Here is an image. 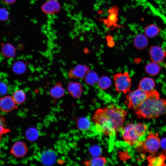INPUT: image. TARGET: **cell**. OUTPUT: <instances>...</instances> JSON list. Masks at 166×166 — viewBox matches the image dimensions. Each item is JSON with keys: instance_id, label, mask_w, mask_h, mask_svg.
Instances as JSON below:
<instances>
[{"instance_id": "1", "label": "cell", "mask_w": 166, "mask_h": 166, "mask_svg": "<svg viewBox=\"0 0 166 166\" xmlns=\"http://www.w3.org/2000/svg\"><path fill=\"white\" fill-rule=\"evenodd\" d=\"M127 114L125 109L114 105L97 109L92 121L95 131L109 136H114L121 130Z\"/></svg>"}, {"instance_id": "2", "label": "cell", "mask_w": 166, "mask_h": 166, "mask_svg": "<svg viewBox=\"0 0 166 166\" xmlns=\"http://www.w3.org/2000/svg\"><path fill=\"white\" fill-rule=\"evenodd\" d=\"M135 113L139 118L152 119L166 115V100L160 98L158 92L153 90Z\"/></svg>"}, {"instance_id": "3", "label": "cell", "mask_w": 166, "mask_h": 166, "mask_svg": "<svg viewBox=\"0 0 166 166\" xmlns=\"http://www.w3.org/2000/svg\"><path fill=\"white\" fill-rule=\"evenodd\" d=\"M147 127L141 123H131L123 127L121 136L124 141L131 146L135 145L140 139L146 133Z\"/></svg>"}, {"instance_id": "4", "label": "cell", "mask_w": 166, "mask_h": 166, "mask_svg": "<svg viewBox=\"0 0 166 166\" xmlns=\"http://www.w3.org/2000/svg\"><path fill=\"white\" fill-rule=\"evenodd\" d=\"M135 145L136 151L139 152H146L151 154L157 151L160 147V140L159 134L149 133L143 141H139Z\"/></svg>"}, {"instance_id": "5", "label": "cell", "mask_w": 166, "mask_h": 166, "mask_svg": "<svg viewBox=\"0 0 166 166\" xmlns=\"http://www.w3.org/2000/svg\"><path fill=\"white\" fill-rule=\"evenodd\" d=\"M126 95L125 104L129 109H135L147 98L148 93L139 88L127 93Z\"/></svg>"}, {"instance_id": "6", "label": "cell", "mask_w": 166, "mask_h": 166, "mask_svg": "<svg viewBox=\"0 0 166 166\" xmlns=\"http://www.w3.org/2000/svg\"><path fill=\"white\" fill-rule=\"evenodd\" d=\"M116 91L126 94L130 92L131 79L128 72L117 73L113 76Z\"/></svg>"}, {"instance_id": "7", "label": "cell", "mask_w": 166, "mask_h": 166, "mask_svg": "<svg viewBox=\"0 0 166 166\" xmlns=\"http://www.w3.org/2000/svg\"><path fill=\"white\" fill-rule=\"evenodd\" d=\"M149 54L152 61L158 64L161 62L166 56L165 51L159 45L151 46L149 50Z\"/></svg>"}, {"instance_id": "8", "label": "cell", "mask_w": 166, "mask_h": 166, "mask_svg": "<svg viewBox=\"0 0 166 166\" xmlns=\"http://www.w3.org/2000/svg\"><path fill=\"white\" fill-rule=\"evenodd\" d=\"M90 70L87 65H78L70 70L69 75L71 78L84 79Z\"/></svg>"}, {"instance_id": "9", "label": "cell", "mask_w": 166, "mask_h": 166, "mask_svg": "<svg viewBox=\"0 0 166 166\" xmlns=\"http://www.w3.org/2000/svg\"><path fill=\"white\" fill-rule=\"evenodd\" d=\"M27 152V148L26 144L21 141H18L12 146L10 153L14 156L21 158L25 156Z\"/></svg>"}, {"instance_id": "10", "label": "cell", "mask_w": 166, "mask_h": 166, "mask_svg": "<svg viewBox=\"0 0 166 166\" xmlns=\"http://www.w3.org/2000/svg\"><path fill=\"white\" fill-rule=\"evenodd\" d=\"M16 104L12 97L4 96L0 99V109L4 113L10 112L15 109Z\"/></svg>"}, {"instance_id": "11", "label": "cell", "mask_w": 166, "mask_h": 166, "mask_svg": "<svg viewBox=\"0 0 166 166\" xmlns=\"http://www.w3.org/2000/svg\"><path fill=\"white\" fill-rule=\"evenodd\" d=\"M148 166H166L165 161L166 160V155L164 153L158 155L156 156L154 154H151L147 157Z\"/></svg>"}, {"instance_id": "12", "label": "cell", "mask_w": 166, "mask_h": 166, "mask_svg": "<svg viewBox=\"0 0 166 166\" xmlns=\"http://www.w3.org/2000/svg\"><path fill=\"white\" fill-rule=\"evenodd\" d=\"M60 8L59 3L55 0H50L46 2L42 7L43 11L48 14L56 13L59 11Z\"/></svg>"}, {"instance_id": "13", "label": "cell", "mask_w": 166, "mask_h": 166, "mask_svg": "<svg viewBox=\"0 0 166 166\" xmlns=\"http://www.w3.org/2000/svg\"><path fill=\"white\" fill-rule=\"evenodd\" d=\"M67 90L70 95L75 98H80L82 93V85L78 82H70L68 85Z\"/></svg>"}, {"instance_id": "14", "label": "cell", "mask_w": 166, "mask_h": 166, "mask_svg": "<svg viewBox=\"0 0 166 166\" xmlns=\"http://www.w3.org/2000/svg\"><path fill=\"white\" fill-rule=\"evenodd\" d=\"M41 161L45 165H51L55 162L56 156L55 153L51 150L44 151L41 156Z\"/></svg>"}, {"instance_id": "15", "label": "cell", "mask_w": 166, "mask_h": 166, "mask_svg": "<svg viewBox=\"0 0 166 166\" xmlns=\"http://www.w3.org/2000/svg\"><path fill=\"white\" fill-rule=\"evenodd\" d=\"M155 86V82L153 79L145 77L140 81L139 88L146 93H149L154 90Z\"/></svg>"}, {"instance_id": "16", "label": "cell", "mask_w": 166, "mask_h": 166, "mask_svg": "<svg viewBox=\"0 0 166 166\" xmlns=\"http://www.w3.org/2000/svg\"><path fill=\"white\" fill-rule=\"evenodd\" d=\"M148 37L142 34H137L134 38L133 43L135 47L139 50L145 49L148 44Z\"/></svg>"}, {"instance_id": "17", "label": "cell", "mask_w": 166, "mask_h": 166, "mask_svg": "<svg viewBox=\"0 0 166 166\" xmlns=\"http://www.w3.org/2000/svg\"><path fill=\"white\" fill-rule=\"evenodd\" d=\"M106 158L103 156H98L85 160L83 164L87 166H103L107 163Z\"/></svg>"}, {"instance_id": "18", "label": "cell", "mask_w": 166, "mask_h": 166, "mask_svg": "<svg viewBox=\"0 0 166 166\" xmlns=\"http://www.w3.org/2000/svg\"><path fill=\"white\" fill-rule=\"evenodd\" d=\"M51 97L59 99L62 97L65 94V90L60 83H57L49 91Z\"/></svg>"}, {"instance_id": "19", "label": "cell", "mask_w": 166, "mask_h": 166, "mask_svg": "<svg viewBox=\"0 0 166 166\" xmlns=\"http://www.w3.org/2000/svg\"><path fill=\"white\" fill-rule=\"evenodd\" d=\"M160 29L156 25L151 24L144 28V34L147 37L152 38L156 36L160 32Z\"/></svg>"}, {"instance_id": "20", "label": "cell", "mask_w": 166, "mask_h": 166, "mask_svg": "<svg viewBox=\"0 0 166 166\" xmlns=\"http://www.w3.org/2000/svg\"><path fill=\"white\" fill-rule=\"evenodd\" d=\"M145 70L148 74L154 76L159 73L160 68L158 64L152 61L146 65L145 67Z\"/></svg>"}, {"instance_id": "21", "label": "cell", "mask_w": 166, "mask_h": 166, "mask_svg": "<svg viewBox=\"0 0 166 166\" xmlns=\"http://www.w3.org/2000/svg\"><path fill=\"white\" fill-rule=\"evenodd\" d=\"M84 79L87 84L93 85L98 83L100 78L96 73L93 71L90 70Z\"/></svg>"}, {"instance_id": "22", "label": "cell", "mask_w": 166, "mask_h": 166, "mask_svg": "<svg viewBox=\"0 0 166 166\" xmlns=\"http://www.w3.org/2000/svg\"><path fill=\"white\" fill-rule=\"evenodd\" d=\"M39 136L38 130L34 127H31L27 130L25 133L26 139L30 142L36 140Z\"/></svg>"}, {"instance_id": "23", "label": "cell", "mask_w": 166, "mask_h": 166, "mask_svg": "<svg viewBox=\"0 0 166 166\" xmlns=\"http://www.w3.org/2000/svg\"><path fill=\"white\" fill-rule=\"evenodd\" d=\"M2 52L3 55L9 58L13 57L15 54V49L9 43L4 44L2 46Z\"/></svg>"}, {"instance_id": "24", "label": "cell", "mask_w": 166, "mask_h": 166, "mask_svg": "<svg viewBox=\"0 0 166 166\" xmlns=\"http://www.w3.org/2000/svg\"><path fill=\"white\" fill-rule=\"evenodd\" d=\"M12 97L16 104H21L25 101L26 97L23 90L18 89L14 93Z\"/></svg>"}, {"instance_id": "25", "label": "cell", "mask_w": 166, "mask_h": 166, "mask_svg": "<svg viewBox=\"0 0 166 166\" xmlns=\"http://www.w3.org/2000/svg\"><path fill=\"white\" fill-rule=\"evenodd\" d=\"M78 128L80 130L85 131L89 129L91 126V123L88 119L82 117L79 118L77 122Z\"/></svg>"}, {"instance_id": "26", "label": "cell", "mask_w": 166, "mask_h": 166, "mask_svg": "<svg viewBox=\"0 0 166 166\" xmlns=\"http://www.w3.org/2000/svg\"><path fill=\"white\" fill-rule=\"evenodd\" d=\"M110 78L106 76L101 77L97 83L99 87L103 90H106L109 88L111 84Z\"/></svg>"}, {"instance_id": "27", "label": "cell", "mask_w": 166, "mask_h": 166, "mask_svg": "<svg viewBox=\"0 0 166 166\" xmlns=\"http://www.w3.org/2000/svg\"><path fill=\"white\" fill-rule=\"evenodd\" d=\"M13 70L16 73L21 74L25 72L26 70V66L23 62L18 61L14 65Z\"/></svg>"}, {"instance_id": "28", "label": "cell", "mask_w": 166, "mask_h": 166, "mask_svg": "<svg viewBox=\"0 0 166 166\" xmlns=\"http://www.w3.org/2000/svg\"><path fill=\"white\" fill-rule=\"evenodd\" d=\"M10 132V129L6 125V121L4 117L0 115V136H2L4 134Z\"/></svg>"}, {"instance_id": "29", "label": "cell", "mask_w": 166, "mask_h": 166, "mask_svg": "<svg viewBox=\"0 0 166 166\" xmlns=\"http://www.w3.org/2000/svg\"><path fill=\"white\" fill-rule=\"evenodd\" d=\"M9 16L8 11L4 8H0V21H6L8 19Z\"/></svg>"}, {"instance_id": "30", "label": "cell", "mask_w": 166, "mask_h": 166, "mask_svg": "<svg viewBox=\"0 0 166 166\" xmlns=\"http://www.w3.org/2000/svg\"><path fill=\"white\" fill-rule=\"evenodd\" d=\"M7 91L6 85L2 82H0V96L5 94Z\"/></svg>"}, {"instance_id": "31", "label": "cell", "mask_w": 166, "mask_h": 166, "mask_svg": "<svg viewBox=\"0 0 166 166\" xmlns=\"http://www.w3.org/2000/svg\"><path fill=\"white\" fill-rule=\"evenodd\" d=\"M160 147L166 155V137H164L160 140Z\"/></svg>"}, {"instance_id": "32", "label": "cell", "mask_w": 166, "mask_h": 166, "mask_svg": "<svg viewBox=\"0 0 166 166\" xmlns=\"http://www.w3.org/2000/svg\"><path fill=\"white\" fill-rule=\"evenodd\" d=\"M116 13H115L114 11L113 12V10H112L108 18L109 22L111 23V22H115L116 19Z\"/></svg>"}, {"instance_id": "33", "label": "cell", "mask_w": 166, "mask_h": 166, "mask_svg": "<svg viewBox=\"0 0 166 166\" xmlns=\"http://www.w3.org/2000/svg\"><path fill=\"white\" fill-rule=\"evenodd\" d=\"M6 4H11L14 3L16 0H2Z\"/></svg>"}, {"instance_id": "34", "label": "cell", "mask_w": 166, "mask_h": 166, "mask_svg": "<svg viewBox=\"0 0 166 166\" xmlns=\"http://www.w3.org/2000/svg\"><path fill=\"white\" fill-rule=\"evenodd\" d=\"M2 136H0V141L1 140V138H2Z\"/></svg>"}]
</instances>
